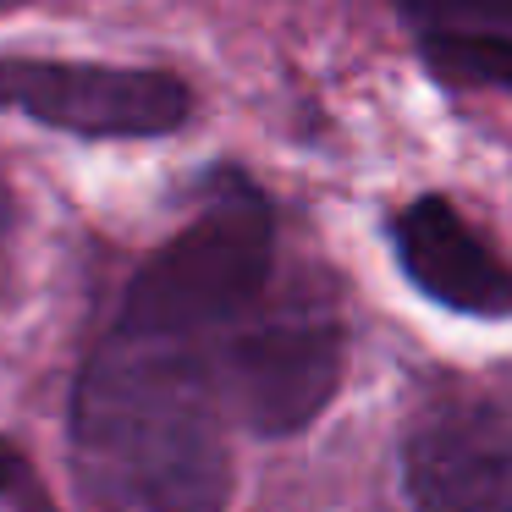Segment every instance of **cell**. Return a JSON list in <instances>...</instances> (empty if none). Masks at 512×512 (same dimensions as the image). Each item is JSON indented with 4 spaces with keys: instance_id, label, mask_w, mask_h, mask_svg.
<instances>
[{
    "instance_id": "1",
    "label": "cell",
    "mask_w": 512,
    "mask_h": 512,
    "mask_svg": "<svg viewBox=\"0 0 512 512\" xmlns=\"http://www.w3.org/2000/svg\"><path fill=\"white\" fill-rule=\"evenodd\" d=\"M210 331L111 325L72 397V457L100 512H226L232 452Z\"/></svg>"
},
{
    "instance_id": "2",
    "label": "cell",
    "mask_w": 512,
    "mask_h": 512,
    "mask_svg": "<svg viewBox=\"0 0 512 512\" xmlns=\"http://www.w3.org/2000/svg\"><path fill=\"white\" fill-rule=\"evenodd\" d=\"M215 386H221L226 419L254 435H298L325 413L342 380V331L325 303L309 292H281L210 342Z\"/></svg>"
},
{
    "instance_id": "3",
    "label": "cell",
    "mask_w": 512,
    "mask_h": 512,
    "mask_svg": "<svg viewBox=\"0 0 512 512\" xmlns=\"http://www.w3.org/2000/svg\"><path fill=\"white\" fill-rule=\"evenodd\" d=\"M0 111L78 138H160L188 122L193 94L171 72L0 56Z\"/></svg>"
},
{
    "instance_id": "4",
    "label": "cell",
    "mask_w": 512,
    "mask_h": 512,
    "mask_svg": "<svg viewBox=\"0 0 512 512\" xmlns=\"http://www.w3.org/2000/svg\"><path fill=\"white\" fill-rule=\"evenodd\" d=\"M402 479L419 512H512V413H430L408 435Z\"/></svg>"
},
{
    "instance_id": "5",
    "label": "cell",
    "mask_w": 512,
    "mask_h": 512,
    "mask_svg": "<svg viewBox=\"0 0 512 512\" xmlns=\"http://www.w3.org/2000/svg\"><path fill=\"white\" fill-rule=\"evenodd\" d=\"M397 265L430 303L479 320L512 314V265L446 199H413L391 221Z\"/></svg>"
},
{
    "instance_id": "6",
    "label": "cell",
    "mask_w": 512,
    "mask_h": 512,
    "mask_svg": "<svg viewBox=\"0 0 512 512\" xmlns=\"http://www.w3.org/2000/svg\"><path fill=\"white\" fill-rule=\"evenodd\" d=\"M419 39H512V0H397Z\"/></svg>"
},
{
    "instance_id": "7",
    "label": "cell",
    "mask_w": 512,
    "mask_h": 512,
    "mask_svg": "<svg viewBox=\"0 0 512 512\" xmlns=\"http://www.w3.org/2000/svg\"><path fill=\"white\" fill-rule=\"evenodd\" d=\"M424 61L435 78L463 89H501L512 94V39H424Z\"/></svg>"
},
{
    "instance_id": "8",
    "label": "cell",
    "mask_w": 512,
    "mask_h": 512,
    "mask_svg": "<svg viewBox=\"0 0 512 512\" xmlns=\"http://www.w3.org/2000/svg\"><path fill=\"white\" fill-rule=\"evenodd\" d=\"M0 501H12V512H56V501L39 485L34 463L12 441H0Z\"/></svg>"
},
{
    "instance_id": "9",
    "label": "cell",
    "mask_w": 512,
    "mask_h": 512,
    "mask_svg": "<svg viewBox=\"0 0 512 512\" xmlns=\"http://www.w3.org/2000/svg\"><path fill=\"white\" fill-rule=\"evenodd\" d=\"M6 226H12V199H6V182H0V237H6Z\"/></svg>"
},
{
    "instance_id": "10",
    "label": "cell",
    "mask_w": 512,
    "mask_h": 512,
    "mask_svg": "<svg viewBox=\"0 0 512 512\" xmlns=\"http://www.w3.org/2000/svg\"><path fill=\"white\" fill-rule=\"evenodd\" d=\"M0 6H23V0H0Z\"/></svg>"
}]
</instances>
